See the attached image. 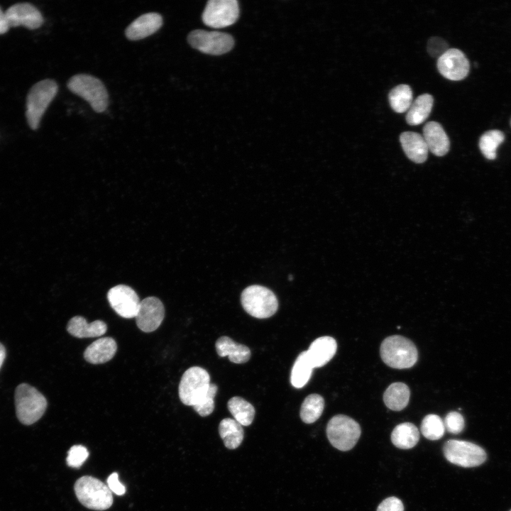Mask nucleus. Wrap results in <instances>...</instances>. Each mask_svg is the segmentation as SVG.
<instances>
[{"instance_id": "obj_1", "label": "nucleus", "mask_w": 511, "mask_h": 511, "mask_svg": "<svg viewBox=\"0 0 511 511\" xmlns=\"http://www.w3.org/2000/svg\"><path fill=\"white\" fill-rule=\"evenodd\" d=\"M380 351L383 361L393 368H411L418 358L414 344L410 339L399 335L390 336L384 339Z\"/></svg>"}, {"instance_id": "obj_2", "label": "nucleus", "mask_w": 511, "mask_h": 511, "mask_svg": "<svg viewBox=\"0 0 511 511\" xmlns=\"http://www.w3.org/2000/svg\"><path fill=\"white\" fill-rule=\"evenodd\" d=\"M16 415L26 425L37 422L47 407L45 397L35 388L26 383L17 386L15 391Z\"/></svg>"}, {"instance_id": "obj_3", "label": "nucleus", "mask_w": 511, "mask_h": 511, "mask_svg": "<svg viewBox=\"0 0 511 511\" xmlns=\"http://www.w3.org/2000/svg\"><path fill=\"white\" fill-rule=\"evenodd\" d=\"M74 488L78 500L89 509L105 510L113 503L112 492L107 485L94 477L79 478Z\"/></svg>"}, {"instance_id": "obj_4", "label": "nucleus", "mask_w": 511, "mask_h": 511, "mask_svg": "<svg viewBox=\"0 0 511 511\" xmlns=\"http://www.w3.org/2000/svg\"><path fill=\"white\" fill-rule=\"evenodd\" d=\"M57 84L52 79H43L30 89L26 99V116L32 129L38 128L48 106L57 92Z\"/></svg>"}, {"instance_id": "obj_5", "label": "nucleus", "mask_w": 511, "mask_h": 511, "mask_svg": "<svg viewBox=\"0 0 511 511\" xmlns=\"http://www.w3.org/2000/svg\"><path fill=\"white\" fill-rule=\"evenodd\" d=\"M243 309L251 316L265 319L273 316L278 309V300L268 288L253 285L245 288L241 295Z\"/></svg>"}, {"instance_id": "obj_6", "label": "nucleus", "mask_w": 511, "mask_h": 511, "mask_svg": "<svg viewBox=\"0 0 511 511\" xmlns=\"http://www.w3.org/2000/svg\"><path fill=\"white\" fill-rule=\"evenodd\" d=\"M67 87L72 92L86 100L96 112L101 113L106 109L108 93L99 79L86 74L76 75L70 79Z\"/></svg>"}, {"instance_id": "obj_7", "label": "nucleus", "mask_w": 511, "mask_h": 511, "mask_svg": "<svg viewBox=\"0 0 511 511\" xmlns=\"http://www.w3.org/2000/svg\"><path fill=\"white\" fill-rule=\"evenodd\" d=\"M361 429L352 418L344 415L334 416L326 426V435L329 442L336 449L346 451L356 444L361 436Z\"/></svg>"}, {"instance_id": "obj_8", "label": "nucleus", "mask_w": 511, "mask_h": 511, "mask_svg": "<svg viewBox=\"0 0 511 511\" xmlns=\"http://www.w3.org/2000/svg\"><path fill=\"white\" fill-rule=\"evenodd\" d=\"M443 452L450 463L464 467H476L483 463L487 454L480 446L466 441L450 439L444 445Z\"/></svg>"}, {"instance_id": "obj_9", "label": "nucleus", "mask_w": 511, "mask_h": 511, "mask_svg": "<svg viewBox=\"0 0 511 511\" xmlns=\"http://www.w3.org/2000/svg\"><path fill=\"white\" fill-rule=\"evenodd\" d=\"M211 383L208 372L198 366L188 368L179 385V397L185 405H194L208 391Z\"/></svg>"}, {"instance_id": "obj_10", "label": "nucleus", "mask_w": 511, "mask_h": 511, "mask_svg": "<svg viewBox=\"0 0 511 511\" xmlns=\"http://www.w3.org/2000/svg\"><path fill=\"white\" fill-rule=\"evenodd\" d=\"M187 40L193 48L212 55L228 53L234 45L233 37L228 33L199 29L189 33Z\"/></svg>"}, {"instance_id": "obj_11", "label": "nucleus", "mask_w": 511, "mask_h": 511, "mask_svg": "<svg viewBox=\"0 0 511 511\" xmlns=\"http://www.w3.org/2000/svg\"><path fill=\"white\" fill-rule=\"evenodd\" d=\"M238 14V4L236 0H209L202 13V21L209 27L221 28L233 24Z\"/></svg>"}, {"instance_id": "obj_12", "label": "nucleus", "mask_w": 511, "mask_h": 511, "mask_svg": "<svg viewBox=\"0 0 511 511\" xmlns=\"http://www.w3.org/2000/svg\"><path fill=\"white\" fill-rule=\"evenodd\" d=\"M107 299L112 309L121 317H136L141 301L131 287L125 285L113 287L108 292Z\"/></svg>"}, {"instance_id": "obj_13", "label": "nucleus", "mask_w": 511, "mask_h": 511, "mask_svg": "<svg viewBox=\"0 0 511 511\" xmlns=\"http://www.w3.org/2000/svg\"><path fill=\"white\" fill-rule=\"evenodd\" d=\"M437 69L445 78L458 81L469 72L470 65L464 53L456 48H449L437 59Z\"/></svg>"}, {"instance_id": "obj_14", "label": "nucleus", "mask_w": 511, "mask_h": 511, "mask_svg": "<svg viewBox=\"0 0 511 511\" xmlns=\"http://www.w3.org/2000/svg\"><path fill=\"white\" fill-rule=\"evenodd\" d=\"M165 317L162 302L155 297H148L140 302L136 316L138 327L144 332H152L161 324Z\"/></svg>"}, {"instance_id": "obj_15", "label": "nucleus", "mask_w": 511, "mask_h": 511, "mask_svg": "<svg viewBox=\"0 0 511 511\" xmlns=\"http://www.w3.org/2000/svg\"><path fill=\"white\" fill-rule=\"evenodd\" d=\"M5 13L9 27L23 26L29 29H35L43 23L40 12L28 3L14 4Z\"/></svg>"}, {"instance_id": "obj_16", "label": "nucleus", "mask_w": 511, "mask_h": 511, "mask_svg": "<svg viewBox=\"0 0 511 511\" xmlns=\"http://www.w3.org/2000/svg\"><path fill=\"white\" fill-rule=\"evenodd\" d=\"M163 25V18L158 13L143 14L134 20L126 28V36L131 40L145 38L158 31Z\"/></svg>"}, {"instance_id": "obj_17", "label": "nucleus", "mask_w": 511, "mask_h": 511, "mask_svg": "<svg viewBox=\"0 0 511 511\" xmlns=\"http://www.w3.org/2000/svg\"><path fill=\"white\" fill-rule=\"evenodd\" d=\"M336 349V340L331 336H324L316 339L306 352L314 368L322 367L329 362L334 356Z\"/></svg>"}, {"instance_id": "obj_18", "label": "nucleus", "mask_w": 511, "mask_h": 511, "mask_svg": "<svg viewBox=\"0 0 511 511\" xmlns=\"http://www.w3.org/2000/svg\"><path fill=\"white\" fill-rule=\"evenodd\" d=\"M423 137L428 150L436 156H443L449 150V137L440 123L427 122L423 128Z\"/></svg>"}, {"instance_id": "obj_19", "label": "nucleus", "mask_w": 511, "mask_h": 511, "mask_svg": "<svg viewBox=\"0 0 511 511\" xmlns=\"http://www.w3.org/2000/svg\"><path fill=\"white\" fill-rule=\"evenodd\" d=\"M400 141L407 157L415 163H422L428 156V148L423 136L412 131L400 134Z\"/></svg>"}, {"instance_id": "obj_20", "label": "nucleus", "mask_w": 511, "mask_h": 511, "mask_svg": "<svg viewBox=\"0 0 511 511\" xmlns=\"http://www.w3.org/2000/svg\"><path fill=\"white\" fill-rule=\"evenodd\" d=\"M117 344L111 337L99 339L92 343L84 351V359L92 364L104 363L115 355Z\"/></svg>"}, {"instance_id": "obj_21", "label": "nucleus", "mask_w": 511, "mask_h": 511, "mask_svg": "<svg viewBox=\"0 0 511 511\" xmlns=\"http://www.w3.org/2000/svg\"><path fill=\"white\" fill-rule=\"evenodd\" d=\"M67 330L71 335L77 338H90L104 334L107 330V326L101 320L88 323L84 317L76 316L69 321Z\"/></svg>"}, {"instance_id": "obj_22", "label": "nucleus", "mask_w": 511, "mask_h": 511, "mask_svg": "<svg viewBox=\"0 0 511 511\" xmlns=\"http://www.w3.org/2000/svg\"><path fill=\"white\" fill-rule=\"evenodd\" d=\"M215 348L219 356H228L230 361L234 363H244L251 358V351L248 346L237 344L226 336L217 339Z\"/></svg>"}, {"instance_id": "obj_23", "label": "nucleus", "mask_w": 511, "mask_h": 511, "mask_svg": "<svg viewBox=\"0 0 511 511\" xmlns=\"http://www.w3.org/2000/svg\"><path fill=\"white\" fill-rule=\"evenodd\" d=\"M419 439L417 427L410 423L404 422L397 425L392 432L391 441L397 448L409 449L417 445Z\"/></svg>"}, {"instance_id": "obj_24", "label": "nucleus", "mask_w": 511, "mask_h": 511, "mask_svg": "<svg viewBox=\"0 0 511 511\" xmlns=\"http://www.w3.org/2000/svg\"><path fill=\"white\" fill-rule=\"evenodd\" d=\"M433 103V97L429 94H423L417 97L407 111V123L411 126H417L423 123L429 116Z\"/></svg>"}, {"instance_id": "obj_25", "label": "nucleus", "mask_w": 511, "mask_h": 511, "mask_svg": "<svg viewBox=\"0 0 511 511\" xmlns=\"http://www.w3.org/2000/svg\"><path fill=\"white\" fill-rule=\"evenodd\" d=\"M410 391L408 386L400 382L392 383L383 395L385 405L390 410L400 411L408 405Z\"/></svg>"}, {"instance_id": "obj_26", "label": "nucleus", "mask_w": 511, "mask_h": 511, "mask_svg": "<svg viewBox=\"0 0 511 511\" xmlns=\"http://www.w3.org/2000/svg\"><path fill=\"white\" fill-rule=\"evenodd\" d=\"M219 432L224 445L229 449L238 447L243 439V429L234 419H223L219 426Z\"/></svg>"}, {"instance_id": "obj_27", "label": "nucleus", "mask_w": 511, "mask_h": 511, "mask_svg": "<svg viewBox=\"0 0 511 511\" xmlns=\"http://www.w3.org/2000/svg\"><path fill=\"white\" fill-rule=\"evenodd\" d=\"M313 366L308 359L306 351L297 357L290 374V383L295 388L304 387L309 381L313 371Z\"/></svg>"}, {"instance_id": "obj_28", "label": "nucleus", "mask_w": 511, "mask_h": 511, "mask_svg": "<svg viewBox=\"0 0 511 511\" xmlns=\"http://www.w3.org/2000/svg\"><path fill=\"white\" fill-rule=\"evenodd\" d=\"M227 407L234 419L242 426H249L255 417L253 406L241 397H233L227 403Z\"/></svg>"}, {"instance_id": "obj_29", "label": "nucleus", "mask_w": 511, "mask_h": 511, "mask_svg": "<svg viewBox=\"0 0 511 511\" xmlns=\"http://www.w3.org/2000/svg\"><path fill=\"white\" fill-rule=\"evenodd\" d=\"M412 100V90L407 84H399L395 87L388 94V101L391 108L399 114L408 111Z\"/></svg>"}, {"instance_id": "obj_30", "label": "nucleus", "mask_w": 511, "mask_h": 511, "mask_svg": "<svg viewBox=\"0 0 511 511\" xmlns=\"http://www.w3.org/2000/svg\"><path fill=\"white\" fill-rule=\"evenodd\" d=\"M324 408V398L318 394H311L305 397L301 408L300 418L306 424H312L322 415Z\"/></svg>"}, {"instance_id": "obj_31", "label": "nucleus", "mask_w": 511, "mask_h": 511, "mask_svg": "<svg viewBox=\"0 0 511 511\" xmlns=\"http://www.w3.org/2000/svg\"><path fill=\"white\" fill-rule=\"evenodd\" d=\"M504 139V133L499 130H490L484 133L479 140V148L485 158L488 160L495 159L497 148Z\"/></svg>"}, {"instance_id": "obj_32", "label": "nucleus", "mask_w": 511, "mask_h": 511, "mask_svg": "<svg viewBox=\"0 0 511 511\" xmlns=\"http://www.w3.org/2000/svg\"><path fill=\"white\" fill-rule=\"evenodd\" d=\"M445 432L444 421L434 414H429L424 417L421 424V432L429 440L441 439Z\"/></svg>"}, {"instance_id": "obj_33", "label": "nucleus", "mask_w": 511, "mask_h": 511, "mask_svg": "<svg viewBox=\"0 0 511 511\" xmlns=\"http://www.w3.org/2000/svg\"><path fill=\"white\" fill-rule=\"evenodd\" d=\"M217 385L211 383L207 393L194 405V410L202 417L212 413L214 409V397L217 392Z\"/></svg>"}, {"instance_id": "obj_34", "label": "nucleus", "mask_w": 511, "mask_h": 511, "mask_svg": "<svg viewBox=\"0 0 511 511\" xmlns=\"http://www.w3.org/2000/svg\"><path fill=\"white\" fill-rule=\"evenodd\" d=\"M89 456L86 447L82 445L72 446L67 454V463L72 468H79Z\"/></svg>"}, {"instance_id": "obj_35", "label": "nucleus", "mask_w": 511, "mask_h": 511, "mask_svg": "<svg viewBox=\"0 0 511 511\" xmlns=\"http://www.w3.org/2000/svg\"><path fill=\"white\" fill-rule=\"evenodd\" d=\"M444 424L445 429L454 434L461 433L465 426L463 416L456 412L448 413L444 419Z\"/></svg>"}, {"instance_id": "obj_36", "label": "nucleus", "mask_w": 511, "mask_h": 511, "mask_svg": "<svg viewBox=\"0 0 511 511\" xmlns=\"http://www.w3.org/2000/svg\"><path fill=\"white\" fill-rule=\"evenodd\" d=\"M449 49L447 43L439 37H432L429 39L427 50L433 57L439 58Z\"/></svg>"}, {"instance_id": "obj_37", "label": "nucleus", "mask_w": 511, "mask_h": 511, "mask_svg": "<svg viewBox=\"0 0 511 511\" xmlns=\"http://www.w3.org/2000/svg\"><path fill=\"white\" fill-rule=\"evenodd\" d=\"M377 511H404V505L399 498L390 497L382 501Z\"/></svg>"}, {"instance_id": "obj_38", "label": "nucleus", "mask_w": 511, "mask_h": 511, "mask_svg": "<svg viewBox=\"0 0 511 511\" xmlns=\"http://www.w3.org/2000/svg\"><path fill=\"white\" fill-rule=\"evenodd\" d=\"M107 486L117 495H122L126 493V487L119 481L117 473H112L108 477Z\"/></svg>"}, {"instance_id": "obj_39", "label": "nucleus", "mask_w": 511, "mask_h": 511, "mask_svg": "<svg viewBox=\"0 0 511 511\" xmlns=\"http://www.w3.org/2000/svg\"><path fill=\"white\" fill-rule=\"evenodd\" d=\"M9 28L6 13L0 9V34L7 32Z\"/></svg>"}, {"instance_id": "obj_40", "label": "nucleus", "mask_w": 511, "mask_h": 511, "mask_svg": "<svg viewBox=\"0 0 511 511\" xmlns=\"http://www.w3.org/2000/svg\"><path fill=\"white\" fill-rule=\"evenodd\" d=\"M6 357V350L4 346L0 343V368L4 361Z\"/></svg>"}, {"instance_id": "obj_41", "label": "nucleus", "mask_w": 511, "mask_h": 511, "mask_svg": "<svg viewBox=\"0 0 511 511\" xmlns=\"http://www.w3.org/2000/svg\"><path fill=\"white\" fill-rule=\"evenodd\" d=\"M510 511H511V510Z\"/></svg>"}]
</instances>
